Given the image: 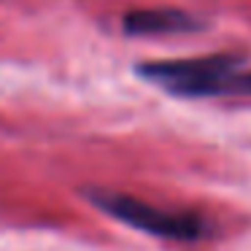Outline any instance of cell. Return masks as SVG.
Masks as SVG:
<instances>
[{
    "label": "cell",
    "instance_id": "obj_1",
    "mask_svg": "<svg viewBox=\"0 0 251 251\" xmlns=\"http://www.w3.org/2000/svg\"><path fill=\"white\" fill-rule=\"evenodd\" d=\"M240 54H211L195 60H151L135 65L143 81L178 98L251 95V71H243Z\"/></svg>",
    "mask_w": 251,
    "mask_h": 251
},
{
    "label": "cell",
    "instance_id": "obj_2",
    "mask_svg": "<svg viewBox=\"0 0 251 251\" xmlns=\"http://www.w3.org/2000/svg\"><path fill=\"white\" fill-rule=\"evenodd\" d=\"M84 195L89 197L95 208L103 213L125 222L127 227L141 229L154 238L165 240H202L211 235V222L195 211H173V208H157L146 200L122 195L111 189H87Z\"/></svg>",
    "mask_w": 251,
    "mask_h": 251
},
{
    "label": "cell",
    "instance_id": "obj_3",
    "mask_svg": "<svg viewBox=\"0 0 251 251\" xmlns=\"http://www.w3.org/2000/svg\"><path fill=\"white\" fill-rule=\"evenodd\" d=\"M122 27L127 35L159 38V35H192L205 30V22L181 8H135L125 14Z\"/></svg>",
    "mask_w": 251,
    "mask_h": 251
}]
</instances>
